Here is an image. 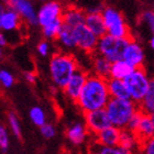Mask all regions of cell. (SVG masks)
Segmentation results:
<instances>
[{
    "label": "cell",
    "mask_w": 154,
    "mask_h": 154,
    "mask_svg": "<svg viewBox=\"0 0 154 154\" xmlns=\"http://www.w3.org/2000/svg\"><path fill=\"white\" fill-rule=\"evenodd\" d=\"M110 98L111 96L108 88V79L93 74L87 77L76 105L85 113L91 110L106 108Z\"/></svg>",
    "instance_id": "obj_1"
},
{
    "label": "cell",
    "mask_w": 154,
    "mask_h": 154,
    "mask_svg": "<svg viewBox=\"0 0 154 154\" xmlns=\"http://www.w3.org/2000/svg\"><path fill=\"white\" fill-rule=\"evenodd\" d=\"M76 58L66 52H57L52 55L50 61L51 79L57 88H64L75 72L78 69Z\"/></svg>",
    "instance_id": "obj_2"
},
{
    "label": "cell",
    "mask_w": 154,
    "mask_h": 154,
    "mask_svg": "<svg viewBox=\"0 0 154 154\" xmlns=\"http://www.w3.org/2000/svg\"><path fill=\"white\" fill-rule=\"evenodd\" d=\"M106 110L111 125L120 129H125L132 116L140 110V106L132 99L110 98L106 106Z\"/></svg>",
    "instance_id": "obj_3"
},
{
    "label": "cell",
    "mask_w": 154,
    "mask_h": 154,
    "mask_svg": "<svg viewBox=\"0 0 154 154\" xmlns=\"http://www.w3.org/2000/svg\"><path fill=\"white\" fill-rule=\"evenodd\" d=\"M129 41L130 38H116L107 33L99 38L96 52L113 63L123 58V54Z\"/></svg>",
    "instance_id": "obj_4"
},
{
    "label": "cell",
    "mask_w": 154,
    "mask_h": 154,
    "mask_svg": "<svg viewBox=\"0 0 154 154\" xmlns=\"http://www.w3.org/2000/svg\"><path fill=\"white\" fill-rule=\"evenodd\" d=\"M125 82L127 84L131 99L138 105H140L142 100L144 99L145 95L149 90V87H150V83H151V79L149 78L144 68H134L131 74L125 78Z\"/></svg>",
    "instance_id": "obj_5"
},
{
    "label": "cell",
    "mask_w": 154,
    "mask_h": 154,
    "mask_svg": "<svg viewBox=\"0 0 154 154\" xmlns=\"http://www.w3.org/2000/svg\"><path fill=\"white\" fill-rule=\"evenodd\" d=\"M101 13L106 22L108 34L116 38H130L128 24L125 23V18L120 11L112 7H106L103 9Z\"/></svg>",
    "instance_id": "obj_6"
},
{
    "label": "cell",
    "mask_w": 154,
    "mask_h": 154,
    "mask_svg": "<svg viewBox=\"0 0 154 154\" xmlns=\"http://www.w3.org/2000/svg\"><path fill=\"white\" fill-rule=\"evenodd\" d=\"M64 13V8L61 2L56 0H48L44 2L38 10V24L41 28L62 19Z\"/></svg>",
    "instance_id": "obj_7"
},
{
    "label": "cell",
    "mask_w": 154,
    "mask_h": 154,
    "mask_svg": "<svg viewBox=\"0 0 154 154\" xmlns=\"http://www.w3.org/2000/svg\"><path fill=\"white\" fill-rule=\"evenodd\" d=\"M77 48L88 54H94L97 51L99 36H97L88 26L84 23L74 28Z\"/></svg>",
    "instance_id": "obj_8"
},
{
    "label": "cell",
    "mask_w": 154,
    "mask_h": 154,
    "mask_svg": "<svg viewBox=\"0 0 154 154\" xmlns=\"http://www.w3.org/2000/svg\"><path fill=\"white\" fill-rule=\"evenodd\" d=\"M84 119H85V123H86L89 133L95 135L97 133H99L103 129L112 125L109 119V116L107 113L106 108L85 112L84 113Z\"/></svg>",
    "instance_id": "obj_9"
},
{
    "label": "cell",
    "mask_w": 154,
    "mask_h": 154,
    "mask_svg": "<svg viewBox=\"0 0 154 154\" xmlns=\"http://www.w3.org/2000/svg\"><path fill=\"white\" fill-rule=\"evenodd\" d=\"M7 7L17 11L28 24H38V11L30 0H9L7 2Z\"/></svg>",
    "instance_id": "obj_10"
},
{
    "label": "cell",
    "mask_w": 154,
    "mask_h": 154,
    "mask_svg": "<svg viewBox=\"0 0 154 154\" xmlns=\"http://www.w3.org/2000/svg\"><path fill=\"white\" fill-rule=\"evenodd\" d=\"M87 77H88V74L86 72L78 68L74 73V75L72 76L67 85L63 88L66 97L68 99H71L72 101H74L75 103H76L77 99H78V97H79L80 93H82V90L85 86Z\"/></svg>",
    "instance_id": "obj_11"
},
{
    "label": "cell",
    "mask_w": 154,
    "mask_h": 154,
    "mask_svg": "<svg viewBox=\"0 0 154 154\" xmlns=\"http://www.w3.org/2000/svg\"><path fill=\"white\" fill-rule=\"evenodd\" d=\"M123 60L134 68L142 67L144 63V51L141 45L137 41L130 38L123 54Z\"/></svg>",
    "instance_id": "obj_12"
},
{
    "label": "cell",
    "mask_w": 154,
    "mask_h": 154,
    "mask_svg": "<svg viewBox=\"0 0 154 154\" xmlns=\"http://www.w3.org/2000/svg\"><path fill=\"white\" fill-rule=\"evenodd\" d=\"M88 129H87L86 123L83 122H74L71 125H68V128L66 129V138L73 145H82L85 143L87 137H88Z\"/></svg>",
    "instance_id": "obj_13"
},
{
    "label": "cell",
    "mask_w": 154,
    "mask_h": 154,
    "mask_svg": "<svg viewBox=\"0 0 154 154\" xmlns=\"http://www.w3.org/2000/svg\"><path fill=\"white\" fill-rule=\"evenodd\" d=\"M85 24L99 38L107 34V26L101 11H88L86 13Z\"/></svg>",
    "instance_id": "obj_14"
},
{
    "label": "cell",
    "mask_w": 154,
    "mask_h": 154,
    "mask_svg": "<svg viewBox=\"0 0 154 154\" xmlns=\"http://www.w3.org/2000/svg\"><path fill=\"white\" fill-rule=\"evenodd\" d=\"M122 129L110 125L108 128L103 129L99 133L96 134V141L99 142L100 144L108 145V146H118L120 143Z\"/></svg>",
    "instance_id": "obj_15"
},
{
    "label": "cell",
    "mask_w": 154,
    "mask_h": 154,
    "mask_svg": "<svg viewBox=\"0 0 154 154\" xmlns=\"http://www.w3.org/2000/svg\"><path fill=\"white\" fill-rule=\"evenodd\" d=\"M22 18L17 11L7 8L0 12V29L3 31H14L19 29Z\"/></svg>",
    "instance_id": "obj_16"
},
{
    "label": "cell",
    "mask_w": 154,
    "mask_h": 154,
    "mask_svg": "<svg viewBox=\"0 0 154 154\" xmlns=\"http://www.w3.org/2000/svg\"><path fill=\"white\" fill-rule=\"evenodd\" d=\"M134 133L137 135V138H138L140 144L145 140L154 137V121L150 113L142 111L141 120H140L139 127Z\"/></svg>",
    "instance_id": "obj_17"
},
{
    "label": "cell",
    "mask_w": 154,
    "mask_h": 154,
    "mask_svg": "<svg viewBox=\"0 0 154 154\" xmlns=\"http://www.w3.org/2000/svg\"><path fill=\"white\" fill-rule=\"evenodd\" d=\"M85 19H86V13L76 7H69L67 9H65L62 17L63 23L72 28H76L80 24H84Z\"/></svg>",
    "instance_id": "obj_18"
},
{
    "label": "cell",
    "mask_w": 154,
    "mask_h": 154,
    "mask_svg": "<svg viewBox=\"0 0 154 154\" xmlns=\"http://www.w3.org/2000/svg\"><path fill=\"white\" fill-rule=\"evenodd\" d=\"M108 88L111 98H120V99H131L130 93L127 87L125 79L118 78H108Z\"/></svg>",
    "instance_id": "obj_19"
},
{
    "label": "cell",
    "mask_w": 154,
    "mask_h": 154,
    "mask_svg": "<svg viewBox=\"0 0 154 154\" xmlns=\"http://www.w3.org/2000/svg\"><path fill=\"white\" fill-rule=\"evenodd\" d=\"M93 55V71L94 74L98 75L103 78H109L110 77V69H111V62L107 60L105 56L95 52Z\"/></svg>",
    "instance_id": "obj_20"
},
{
    "label": "cell",
    "mask_w": 154,
    "mask_h": 154,
    "mask_svg": "<svg viewBox=\"0 0 154 154\" xmlns=\"http://www.w3.org/2000/svg\"><path fill=\"white\" fill-rule=\"evenodd\" d=\"M56 40L58 41V43L66 50H73V48H77V42L76 38H75V32L74 28L68 26L66 24L63 26L62 30L58 33Z\"/></svg>",
    "instance_id": "obj_21"
},
{
    "label": "cell",
    "mask_w": 154,
    "mask_h": 154,
    "mask_svg": "<svg viewBox=\"0 0 154 154\" xmlns=\"http://www.w3.org/2000/svg\"><path fill=\"white\" fill-rule=\"evenodd\" d=\"M133 69H134V67L122 58V60L111 63L110 77L118 78V79H125L133 72Z\"/></svg>",
    "instance_id": "obj_22"
},
{
    "label": "cell",
    "mask_w": 154,
    "mask_h": 154,
    "mask_svg": "<svg viewBox=\"0 0 154 154\" xmlns=\"http://www.w3.org/2000/svg\"><path fill=\"white\" fill-rule=\"evenodd\" d=\"M137 144H140V143H139V140L134 132L130 131L128 129H122L121 138H120L119 145L122 146V148L127 149L128 151L132 152V150L134 149V146Z\"/></svg>",
    "instance_id": "obj_23"
},
{
    "label": "cell",
    "mask_w": 154,
    "mask_h": 154,
    "mask_svg": "<svg viewBox=\"0 0 154 154\" xmlns=\"http://www.w3.org/2000/svg\"><path fill=\"white\" fill-rule=\"evenodd\" d=\"M139 106H140V109L144 112L150 113V115L154 112V78L151 79L148 93Z\"/></svg>",
    "instance_id": "obj_24"
},
{
    "label": "cell",
    "mask_w": 154,
    "mask_h": 154,
    "mask_svg": "<svg viewBox=\"0 0 154 154\" xmlns=\"http://www.w3.org/2000/svg\"><path fill=\"white\" fill-rule=\"evenodd\" d=\"M95 148L91 149L93 153H99V154H129L131 153L127 149L122 148L120 145L118 146H108V145L100 144L99 142H95Z\"/></svg>",
    "instance_id": "obj_25"
},
{
    "label": "cell",
    "mask_w": 154,
    "mask_h": 154,
    "mask_svg": "<svg viewBox=\"0 0 154 154\" xmlns=\"http://www.w3.org/2000/svg\"><path fill=\"white\" fill-rule=\"evenodd\" d=\"M63 26H64L63 20L58 19L56 21H54V22L48 24V26H43L42 28V33H43L45 38H48V40H55V38H57L58 33L62 30Z\"/></svg>",
    "instance_id": "obj_26"
},
{
    "label": "cell",
    "mask_w": 154,
    "mask_h": 154,
    "mask_svg": "<svg viewBox=\"0 0 154 154\" xmlns=\"http://www.w3.org/2000/svg\"><path fill=\"white\" fill-rule=\"evenodd\" d=\"M29 117H30V119H31V121L35 125H38V128L46 122V115H45V111L38 106L32 107V108L30 109Z\"/></svg>",
    "instance_id": "obj_27"
},
{
    "label": "cell",
    "mask_w": 154,
    "mask_h": 154,
    "mask_svg": "<svg viewBox=\"0 0 154 154\" xmlns=\"http://www.w3.org/2000/svg\"><path fill=\"white\" fill-rule=\"evenodd\" d=\"M8 122H9L10 129H11L13 135L17 137L18 139L21 138V125H20L19 118L17 117L16 113L9 112V115H8Z\"/></svg>",
    "instance_id": "obj_28"
},
{
    "label": "cell",
    "mask_w": 154,
    "mask_h": 154,
    "mask_svg": "<svg viewBox=\"0 0 154 154\" xmlns=\"http://www.w3.org/2000/svg\"><path fill=\"white\" fill-rule=\"evenodd\" d=\"M10 139L8 134V130L2 123H0V151L1 153H6L9 149Z\"/></svg>",
    "instance_id": "obj_29"
},
{
    "label": "cell",
    "mask_w": 154,
    "mask_h": 154,
    "mask_svg": "<svg viewBox=\"0 0 154 154\" xmlns=\"http://www.w3.org/2000/svg\"><path fill=\"white\" fill-rule=\"evenodd\" d=\"M40 131H41V134L43 135V138L45 139H52L54 138L55 134H56V129L52 123H48L45 122L44 125L40 127Z\"/></svg>",
    "instance_id": "obj_30"
},
{
    "label": "cell",
    "mask_w": 154,
    "mask_h": 154,
    "mask_svg": "<svg viewBox=\"0 0 154 154\" xmlns=\"http://www.w3.org/2000/svg\"><path fill=\"white\" fill-rule=\"evenodd\" d=\"M0 84L5 88H10L14 84V77L12 74L8 71H1L0 72Z\"/></svg>",
    "instance_id": "obj_31"
},
{
    "label": "cell",
    "mask_w": 154,
    "mask_h": 154,
    "mask_svg": "<svg viewBox=\"0 0 154 154\" xmlns=\"http://www.w3.org/2000/svg\"><path fill=\"white\" fill-rule=\"evenodd\" d=\"M141 117H142V110L140 109L132 116V118L129 120L125 129H128V130H130V131H132V132L137 131V129H138V127H139V123H140V120H141Z\"/></svg>",
    "instance_id": "obj_32"
},
{
    "label": "cell",
    "mask_w": 154,
    "mask_h": 154,
    "mask_svg": "<svg viewBox=\"0 0 154 154\" xmlns=\"http://www.w3.org/2000/svg\"><path fill=\"white\" fill-rule=\"evenodd\" d=\"M141 20L149 26L151 32L154 34V14L152 10H146L141 14Z\"/></svg>",
    "instance_id": "obj_33"
},
{
    "label": "cell",
    "mask_w": 154,
    "mask_h": 154,
    "mask_svg": "<svg viewBox=\"0 0 154 154\" xmlns=\"http://www.w3.org/2000/svg\"><path fill=\"white\" fill-rule=\"evenodd\" d=\"M141 151L145 154H154V137L141 143Z\"/></svg>",
    "instance_id": "obj_34"
},
{
    "label": "cell",
    "mask_w": 154,
    "mask_h": 154,
    "mask_svg": "<svg viewBox=\"0 0 154 154\" xmlns=\"http://www.w3.org/2000/svg\"><path fill=\"white\" fill-rule=\"evenodd\" d=\"M36 50H38V54L41 55V56H43V57H45L50 53L51 45H50V43L48 41H41L38 44V46H36Z\"/></svg>",
    "instance_id": "obj_35"
},
{
    "label": "cell",
    "mask_w": 154,
    "mask_h": 154,
    "mask_svg": "<svg viewBox=\"0 0 154 154\" xmlns=\"http://www.w3.org/2000/svg\"><path fill=\"white\" fill-rule=\"evenodd\" d=\"M24 77H26V82L30 84H34L36 82V75L34 74V73H32V72H28V73H26Z\"/></svg>",
    "instance_id": "obj_36"
},
{
    "label": "cell",
    "mask_w": 154,
    "mask_h": 154,
    "mask_svg": "<svg viewBox=\"0 0 154 154\" xmlns=\"http://www.w3.org/2000/svg\"><path fill=\"white\" fill-rule=\"evenodd\" d=\"M5 45H7V38L2 33H0V46L2 48V46H5Z\"/></svg>",
    "instance_id": "obj_37"
},
{
    "label": "cell",
    "mask_w": 154,
    "mask_h": 154,
    "mask_svg": "<svg viewBox=\"0 0 154 154\" xmlns=\"http://www.w3.org/2000/svg\"><path fill=\"white\" fill-rule=\"evenodd\" d=\"M150 46H151V48L154 51V34L152 35L151 40H150Z\"/></svg>",
    "instance_id": "obj_38"
},
{
    "label": "cell",
    "mask_w": 154,
    "mask_h": 154,
    "mask_svg": "<svg viewBox=\"0 0 154 154\" xmlns=\"http://www.w3.org/2000/svg\"><path fill=\"white\" fill-rule=\"evenodd\" d=\"M5 9H6V8H5V6H3L2 2L0 1V12H1V11H3V10H5Z\"/></svg>",
    "instance_id": "obj_39"
},
{
    "label": "cell",
    "mask_w": 154,
    "mask_h": 154,
    "mask_svg": "<svg viewBox=\"0 0 154 154\" xmlns=\"http://www.w3.org/2000/svg\"><path fill=\"white\" fill-rule=\"evenodd\" d=\"M2 56V51H1V46H0V57Z\"/></svg>",
    "instance_id": "obj_40"
},
{
    "label": "cell",
    "mask_w": 154,
    "mask_h": 154,
    "mask_svg": "<svg viewBox=\"0 0 154 154\" xmlns=\"http://www.w3.org/2000/svg\"><path fill=\"white\" fill-rule=\"evenodd\" d=\"M1 1H2V2H5L7 5V2H8V1H9V0H1Z\"/></svg>",
    "instance_id": "obj_41"
},
{
    "label": "cell",
    "mask_w": 154,
    "mask_h": 154,
    "mask_svg": "<svg viewBox=\"0 0 154 154\" xmlns=\"http://www.w3.org/2000/svg\"><path fill=\"white\" fill-rule=\"evenodd\" d=\"M151 116H152V119H153V121H154V112L151 113Z\"/></svg>",
    "instance_id": "obj_42"
},
{
    "label": "cell",
    "mask_w": 154,
    "mask_h": 154,
    "mask_svg": "<svg viewBox=\"0 0 154 154\" xmlns=\"http://www.w3.org/2000/svg\"><path fill=\"white\" fill-rule=\"evenodd\" d=\"M152 12H153V14H154V5H153V7H152Z\"/></svg>",
    "instance_id": "obj_43"
},
{
    "label": "cell",
    "mask_w": 154,
    "mask_h": 154,
    "mask_svg": "<svg viewBox=\"0 0 154 154\" xmlns=\"http://www.w3.org/2000/svg\"><path fill=\"white\" fill-rule=\"evenodd\" d=\"M41 1H45V0H41Z\"/></svg>",
    "instance_id": "obj_44"
},
{
    "label": "cell",
    "mask_w": 154,
    "mask_h": 154,
    "mask_svg": "<svg viewBox=\"0 0 154 154\" xmlns=\"http://www.w3.org/2000/svg\"><path fill=\"white\" fill-rule=\"evenodd\" d=\"M0 72H1V71H0Z\"/></svg>",
    "instance_id": "obj_45"
}]
</instances>
